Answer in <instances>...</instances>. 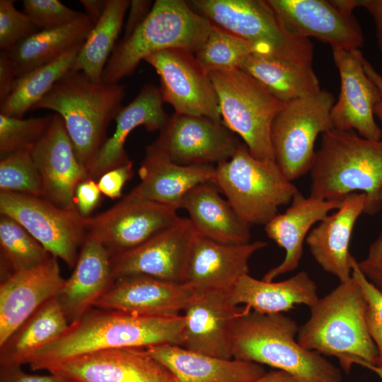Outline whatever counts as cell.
<instances>
[{
    "label": "cell",
    "mask_w": 382,
    "mask_h": 382,
    "mask_svg": "<svg viewBox=\"0 0 382 382\" xmlns=\"http://www.w3.org/2000/svg\"><path fill=\"white\" fill-rule=\"evenodd\" d=\"M240 144L222 122L175 112L151 145L180 165L216 166L230 159Z\"/></svg>",
    "instance_id": "5bb4252c"
},
{
    "label": "cell",
    "mask_w": 382,
    "mask_h": 382,
    "mask_svg": "<svg viewBox=\"0 0 382 382\" xmlns=\"http://www.w3.org/2000/svg\"><path fill=\"white\" fill-rule=\"evenodd\" d=\"M163 103L160 88L148 83L134 100L121 108L114 120L116 126L113 134L86 168L88 178L96 180L105 172L131 162L125 149L127 137L139 126L149 132L161 131L170 117Z\"/></svg>",
    "instance_id": "cb8c5ba5"
},
{
    "label": "cell",
    "mask_w": 382,
    "mask_h": 382,
    "mask_svg": "<svg viewBox=\"0 0 382 382\" xmlns=\"http://www.w3.org/2000/svg\"><path fill=\"white\" fill-rule=\"evenodd\" d=\"M52 255L23 226L0 216L1 282L18 272L37 267Z\"/></svg>",
    "instance_id": "8d00e7d4"
},
{
    "label": "cell",
    "mask_w": 382,
    "mask_h": 382,
    "mask_svg": "<svg viewBox=\"0 0 382 382\" xmlns=\"http://www.w3.org/2000/svg\"><path fill=\"white\" fill-rule=\"evenodd\" d=\"M350 265L352 277L359 284L366 299L367 328L378 350V362L376 366H382V291L366 277L352 255Z\"/></svg>",
    "instance_id": "7bdbcfd3"
},
{
    "label": "cell",
    "mask_w": 382,
    "mask_h": 382,
    "mask_svg": "<svg viewBox=\"0 0 382 382\" xmlns=\"http://www.w3.org/2000/svg\"><path fill=\"white\" fill-rule=\"evenodd\" d=\"M195 234L190 219L180 217L174 224L142 244L111 256L115 280L131 275H146L183 283Z\"/></svg>",
    "instance_id": "e0dca14e"
},
{
    "label": "cell",
    "mask_w": 382,
    "mask_h": 382,
    "mask_svg": "<svg viewBox=\"0 0 382 382\" xmlns=\"http://www.w3.org/2000/svg\"><path fill=\"white\" fill-rule=\"evenodd\" d=\"M367 301L351 277L310 307L307 321L299 327L297 341L303 348L334 357L349 374L354 364L371 370L378 354L366 323Z\"/></svg>",
    "instance_id": "7a4b0ae2"
},
{
    "label": "cell",
    "mask_w": 382,
    "mask_h": 382,
    "mask_svg": "<svg viewBox=\"0 0 382 382\" xmlns=\"http://www.w3.org/2000/svg\"><path fill=\"white\" fill-rule=\"evenodd\" d=\"M267 243L256 241L246 244L220 243L195 232L185 268L183 283L195 293L230 292L242 276L249 274V260Z\"/></svg>",
    "instance_id": "d6986e66"
},
{
    "label": "cell",
    "mask_w": 382,
    "mask_h": 382,
    "mask_svg": "<svg viewBox=\"0 0 382 382\" xmlns=\"http://www.w3.org/2000/svg\"><path fill=\"white\" fill-rule=\"evenodd\" d=\"M130 2L108 0L102 17L83 43L70 71H81L91 81L102 82L104 68L116 45Z\"/></svg>",
    "instance_id": "e575fe53"
},
{
    "label": "cell",
    "mask_w": 382,
    "mask_h": 382,
    "mask_svg": "<svg viewBox=\"0 0 382 382\" xmlns=\"http://www.w3.org/2000/svg\"><path fill=\"white\" fill-rule=\"evenodd\" d=\"M146 349L178 382H251L266 373L259 364L212 357L180 345L163 344Z\"/></svg>",
    "instance_id": "f1b7e54d"
},
{
    "label": "cell",
    "mask_w": 382,
    "mask_h": 382,
    "mask_svg": "<svg viewBox=\"0 0 382 382\" xmlns=\"http://www.w3.org/2000/svg\"><path fill=\"white\" fill-rule=\"evenodd\" d=\"M0 214L16 221L52 255L74 267L87 237L78 210L61 208L42 197L0 192Z\"/></svg>",
    "instance_id": "8fae6325"
},
{
    "label": "cell",
    "mask_w": 382,
    "mask_h": 382,
    "mask_svg": "<svg viewBox=\"0 0 382 382\" xmlns=\"http://www.w3.org/2000/svg\"><path fill=\"white\" fill-rule=\"evenodd\" d=\"M153 4L151 1L147 0L131 1L122 39L127 38L132 35L144 21L151 11Z\"/></svg>",
    "instance_id": "7dc6e473"
},
{
    "label": "cell",
    "mask_w": 382,
    "mask_h": 382,
    "mask_svg": "<svg viewBox=\"0 0 382 382\" xmlns=\"http://www.w3.org/2000/svg\"><path fill=\"white\" fill-rule=\"evenodd\" d=\"M125 86L96 83L69 71L31 110L48 109L63 119L79 163L86 169L108 139L106 130L121 109Z\"/></svg>",
    "instance_id": "5b68a950"
},
{
    "label": "cell",
    "mask_w": 382,
    "mask_h": 382,
    "mask_svg": "<svg viewBox=\"0 0 382 382\" xmlns=\"http://www.w3.org/2000/svg\"><path fill=\"white\" fill-rule=\"evenodd\" d=\"M184 283H175L146 275H131L115 280L96 302L94 308L139 315L176 317L195 296Z\"/></svg>",
    "instance_id": "44dd1931"
},
{
    "label": "cell",
    "mask_w": 382,
    "mask_h": 382,
    "mask_svg": "<svg viewBox=\"0 0 382 382\" xmlns=\"http://www.w3.org/2000/svg\"><path fill=\"white\" fill-rule=\"evenodd\" d=\"M30 153L42 180V197L61 208L78 210L75 190L88 177L60 115H53L48 131Z\"/></svg>",
    "instance_id": "ffe728a7"
},
{
    "label": "cell",
    "mask_w": 382,
    "mask_h": 382,
    "mask_svg": "<svg viewBox=\"0 0 382 382\" xmlns=\"http://www.w3.org/2000/svg\"><path fill=\"white\" fill-rule=\"evenodd\" d=\"M93 26L85 13L64 26L40 30L7 51L16 78L53 62L70 49L83 44Z\"/></svg>",
    "instance_id": "836d02e7"
},
{
    "label": "cell",
    "mask_w": 382,
    "mask_h": 382,
    "mask_svg": "<svg viewBox=\"0 0 382 382\" xmlns=\"http://www.w3.org/2000/svg\"><path fill=\"white\" fill-rule=\"evenodd\" d=\"M298 330L283 313L261 314L243 306L231 330L232 358L285 371L299 382H342L340 369L299 345Z\"/></svg>",
    "instance_id": "3957f363"
},
{
    "label": "cell",
    "mask_w": 382,
    "mask_h": 382,
    "mask_svg": "<svg viewBox=\"0 0 382 382\" xmlns=\"http://www.w3.org/2000/svg\"><path fill=\"white\" fill-rule=\"evenodd\" d=\"M114 282L110 254L102 243L87 236L72 274L55 296L69 323L94 308Z\"/></svg>",
    "instance_id": "484cf974"
},
{
    "label": "cell",
    "mask_w": 382,
    "mask_h": 382,
    "mask_svg": "<svg viewBox=\"0 0 382 382\" xmlns=\"http://www.w3.org/2000/svg\"><path fill=\"white\" fill-rule=\"evenodd\" d=\"M366 201L363 192L346 195L337 211L320 221L306 238L315 260L340 282L352 277L349 247L354 226L364 212Z\"/></svg>",
    "instance_id": "4316f807"
},
{
    "label": "cell",
    "mask_w": 382,
    "mask_h": 382,
    "mask_svg": "<svg viewBox=\"0 0 382 382\" xmlns=\"http://www.w3.org/2000/svg\"><path fill=\"white\" fill-rule=\"evenodd\" d=\"M23 13L40 30L68 25L85 13L74 11L59 0H24Z\"/></svg>",
    "instance_id": "b9f144b4"
},
{
    "label": "cell",
    "mask_w": 382,
    "mask_h": 382,
    "mask_svg": "<svg viewBox=\"0 0 382 382\" xmlns=\"http://www.w3.org/2000/svg\"><path fill=\"white\" fill-rule=\"evenodd\" d=\"M229 298L232 304L261 314L283 313L301 304L310 308L319 299L316 283L304 270L281 282L258 280L246 274L233 286Z\"/></svg>",
    "instance_id": "f546056e"
},
{
    "label": "cell",
    "mask_w": 382,
    "mask_h": 382,
    "mask_svg": "<svg viewBox=\"0 0 382 382\" xmlns=\"http://www.w3.org/2000/svg\"><path fill=\"white\" fill-rule=\"evenodd\" d=\"M373 371L376 373L382 379V366H376Z\"/></svg>",
    "instance_id": "9f6ffc18"
},
{
    "label": "cell",
    "mask_w": 382,
    "mask_h": 382,
    "mask_svg": "<svg viewBox=\"0 0 382 382\" xmlns=\"http://www.w3.org/2000/svg\"><path fill=\"white\" fill-rule=\"evenodd\" d=\"M335 102L332 93L321 89L286 103L275 117L271 131L274 158L289 180L311 171L318 136L332 129L330 112Z\"/></svg>",
    "instance_id": "30bf717a"
},
{
    "label": "cell",
    "mask_w": 382,
    "mask_h": 382,
    "mask_svg": "<svg viewBox=\"0 0 382 382\" xmlns=\"http://www.w3.org/2000/svg\"><path fill=\"white\" fill-rule=\"evenodd\" d=\"M133 175V164L131 161L105 172L98 178L97 183L101 193L109 198L116 199L122 196V190L125 184Z\"/></svg>",
    "instance_id": "ee69618b"
},
{
    "label": "cell",
    "mask_w": 382,
    "mask_h": 382,
    "mask_svg": "<svg viewBox=\"0 0 382 382\" xmlns=\"http://www.w3.org/2000/svg\"><path fill=\"white\" fill-rule=\"evenodd\" d=\"M69 325L56 298L50 299L0 346V366L27 364L35 352L61 335Z\"/></svg>",
    "instance_id": "d6a6232c"
},
{
    "label": "cell",
    "mask_w": 382,
    "mask_h": 382,
    "mask_svg": "<svg viewBox=\"0 0 382 382\" xmlns=\"http://www.w3.org/2000/svg\"><path fill=\"white\" fill-rule=\"evenodd\" d=\"M53 115L27 119L0 114V158L31 151L48 131Z\"/></svg>",
    "instance_id": "f35d334b"
},
{
    "label": "cell",
    "mask_w": 382,
    "mask_h": 382,
    "mask_svg": "<svg viewBox=\"0 0 382 382\" xmlns=\"http://www.w3.org/2000/svg\"><path fill=\"white\" fill-rule=\"evenodd\" d=\"M380 197L382 200V187ZM358 264L360 267L382 269V233L370 245L366 257Z\"/></svg>",
    "instance_id": "f907efd6"
},
{
    "label": "cell",
    "mask_w": 382,
    "mask_h": 382,
    "mask_svg": "<svg viewBox=\"0 0 382 382\" xmlns=\"http://www.w3.org/2000/svg\"><path fill=\"white\" fill-rule=\"evenodd\" d=\"M321 135L310 171V196L343 199L360 191L366 197L364 213H377L382 207V139H367L354 131L333 128Z\"/></svg>",
    "instance_id": "277c9868"
},
{
    "label": "cell",
    "mask_w": 382,
    "mask_h": 382,
    "mask_svg": "<svg viewBox=\"0 0 382 382\" xmlns=\"http://www.w3.org/2000/svg\"><path fill=\"white\" fill-rule=\"evenodd\" d=\"M284 26L294 35L314 37L332 49L352 50L364 44L361 28L353 13L332 1L267 0Z\"/></svg>",
    "instance_id": "ac0fdd59"
},
{
    "label": "cell",
    "mask_w": 382,
    "mask_h": 382,
    "mask_svg": "<svg viewBox=\"0 0 382 382\" xmlns=\"http://www.w3.org/2000/svg\"><path fill=\"white\" fill-rule=\"evenodd\" d=\"M360 269L366 277L382 291V269L369 267H360Z\"/></svg>",
    "instance_id": "11a10c76"
},
{
    "label": "cell",
    "mask_w": 382,
    "mask_h": 382,
    "mask_svg": "<svg viewBox=\"0 0 382 382\" xmlns=\"http://www.w3.org/2000/svg\"><path fill=\"white\" fill-rule=\"evenodd\" d=\"M355 2L357 8H364L371 17L377 45L382 54V0H355Z\"/></svg>",
    "instance_id": "681fc988"
},
{
    "label": "cell",
    "mask_w": 382,
    "mask_h": 382,
    "mask_svg": "<svg viewBox=\"0 0 382 382\" xmlns=\"http://www.w3.org/2000/svg\"><path fill=\"white\" fill-rule=\"evenodd\" d=\"M144 61L158 74L162 98L175 113L222 122L214 86L194 53L172 48L155 52Z\"/></svg>",
    "instance_id": "9a60e30c"
},
{
    "label": "cell",
    "mask_w": 382,
    "mask_h": 382,
    "mask_svg": "<svg viewBox=\"0 0 382 382\" xmlns=\"http://www.w3.org/2000/svg\"><path fill=\"white\" fill-rule=\"evenodd\" d=\"M214 86L222 123L261 160H275L271 140L273 122L285 103L240 69L208 73Z\"/></svg>",
    "instance_id": "9c48e42d"
},
{
    "label": "cell",
    "mask_w": 382,
    "mask_h": 382,
    "mask_svg": "<svg viewBox=\"0 0 382 382\" xmlns=\"http://www.w3.org/2000/svg\"><path fill=\"white\" fill-rule=\"evenodd\" d=\"M238 69L285 104L322 89L313 65L253 53L243 60Z\"/></svg>",
    "instance_id": "1f68e13d"
},
{
    "label": "cell",
    "mask_w": 382,
    "mask_h": 382,
    "mask_svg": "<svg viewBox=\"0 0 382 382\" xmlns=\"http://www.w3.org/2000/svg\"><path fill=\"white\" fill-rule=\"evenodd\" d=\"M220 193L212 183L198 185L185 196L180 209L187 212L195 232L201 236L227 244L250 243V226Z\"/></svg>",
    "instance_id": "4dcf8cb0"
},
{
    "label": "cell",
    "mask_w": 382,
    "mask_h": 382,
    "mask_svg": "<svg viewBox=\"0 0 382 382\" xmlns=\"http://www.w3.org/2000/svg\"><path fill=\"white\" fill-rule=\"evenodd\" d=\"M243 308L231 303L228 291L196 293L183 311L182 346L203 354L233 359L231 330Z\"/></svg>",
    "instance_id": "7402d4cb"
},
{
    "label": "cell",
    "mask_w": 382,
    "mask_h": 382,
    "mask_svg": "<svg viewBox=\"0 0 382 382\" xmlns=\"http://www.w3.org/2000/svg\"><path fill=\"white\" fill-rule=\"evenodd\" d=\"M251 382H299L292 375L281 371L274 370L266 372L260 378Z\"/></svg>",
    "instance_id": "db71d44e"
},
{
    "label": "cell",
    "mask_w": 382,
    "mask_h": 382,
    "mask_svg": "<svg viewBox=\"0 0 382 382\" xmlns=\"http://www.w3.org/2000/svg\"><path fill=\"white\" fill-rule=\"evenodd\" d=\"M80 2L93 25L100 19L108 4V0H81Z\"/></svg>",
    "instance_id": "f5cc1de1"
},
{
    "label": "cell",
    "mask_w": 382,
    "mask_h": 382,
    "mask_svg": "<svg viewBox=\"0 0 382 382\" xmlns=\"http://www.w3.org/2000/svg\"><path fill=\"white\" fill-rule=\"evenodd\" d=\"M364 68L366 75L375 83L379 91L380 100L376 105L374 112V115L376 116L382 123V76L365 58L364 59Z\"/></svg>",
    "instance_id": "816d5d0a"
},
{
    "label": "cell",
    "mask_w": 382,
    "mask_h": 382,
    "mask_svg": "<svg viewBox=\"0 0 382 382\" xmlns=\"http://www.w3.org/2000/svg\"><path fill=\"white\" fill-rule=\"evenodd\" d=\"M259 48L237 35L212 23L202 47L195 53L205 71H226L239 68L243 60Z\"/></svg>",
    "instance_id": "74e56055"
},
{
    "label": "cell",
    "mask_w": 382,
    "mask_h": 382,
    "mask_svg": "<svg viewBox=\"0 0 382 382\" xmlns=\"http://www.w3.org/2000/svg\"><path fill=\"white\" fill-rule=\"evenodd\" d=\"M58 258L18 272L0 284V346L47 301L55 297L65 279Z\"/></svg>",
    "instance_id": "603a6c76"
},
{
    "label": "cell",
    "mask_w": 382,
    "mask_h": 382,
    "mask_svg": "<svg viewBox=\"0 0 382 382\" xmlns=\"http://www.w3.org/2000/svg\"><path fill=\"white\" fill-rule=\"evenodd\" d=\"M190 5L212 23L257 46L262 54L313 65L309 39L291 33L267 0H192Z\"/></svg>",
    "instance_id": "ba28073f"
},
{
    "label": "cell",
    "mask_w": 382,
    "mask_h": 382,
    "mask_svg": "<svg viewBox=\"0 0 382 382\" xmlns=\"http://www.w3.org/2000/svg\"><path fill=\"white\" fill-rule=\"evenodd\" d=\"M0 192L42 197V180L30 151L15 153L1 158Z\"/></svg>",
    "instance_id": "ab89813d"
},
{
    "label": "cell",
    "mask_w": 382,
    "mask_h": 382,
    "mask_svg": "<svg viewBox=\"0 0 382 382\" xmlns=\"http://www.w3.org/2000/svg\"><path fill=\"white\" fill-rule=\"evenodd\" d=\"M16 79L12 62L8 53L0 52V105L9 96Z\"/></svg>",
    "instance_id": "c3c4849f"
},
{
    "label": "cell",
    "mask_w": 382,
    "mask_h": 382,
    "mask_svg": "<svg viewBox=\"0 0 382 382\" xmlns=\"http://www.w3.org/2000/svg\"><path fill=\"white\" fill-rule=\"evenodd\" d=\"M82 45L70 49L53 62L17 77L9 96L0 105V114L23 118L53 85L70 71Z\"/></svg>",
    "instance_id": "d590c367"
},
{
    "label": "cell",
    "mask_w": 382,
    "mask_h": 382,
    "mask_svg": "<svg viewBox=\"0 0 382 382\" xmlns=\"http://www.w3.org/2000/svg\"><path fill=\"white\" fill-rule=\"evenodd\" d=\"M212 183L250 226L265 225L299 192L275 160L254 157L244 143L215 166Z\"/></svg>",
    "instance_id": "52a82bcc"
},
{
    "label": "cell",
    "mask_w": 382,
    "mask_h": 382,
    "mask_svg": "<svg viewBox=\"0 0 382 382\" xmlns=\"http://www.w3.org/2000/svg\"><path fill=\"white\" fill-rule=\"evenodd\" d=\"M183 328L181 315L158 317L93 308L35 352L27 364L39 371L46 364L103 349L182 346Z\"/></svg>",
    "instance_id": "6da1fadb"
},
{
    "label": "cell",
    "mask_w": 382,
    "mask_h": 382,
    "mask_svg": "<svg viewBox=\"0 0 382 382\" xmlns=\"http://www.w3.org/2000/svg\"><path fill=\"white\" fill-rule=\"evenodd\" d=\"M212 23L183 0H156L146 18L128 37L116 44L104 68L102 82L119 83L139 62L164 50L195 53L204 44Z\"/></svg>",
    "instance_id": "8992f818"
},
{
    "label": "cell",
    "mask_w": 382,
    "mask_h": 382,
    "mask_svg": "<svg viewBox=\"0 0 382 382\" xmlns=\"http://www.w3.org/2000/svg\"><path fill=\"white\" fill-rule=\"evenodd\" d=\"M340 77V91L330 112L333 129L354 131L371 140L382 139V129L374 119V108L380 100L379 91L364 68L360 49H332Z\"/></svg>",
    "instance_id": "2e32d148"
},
{
    "label": "cell",
    "mask_w": 382,
    "mask_h": 382,
    "mask_svg": "<svg viewBox=\"0 0 382 382\" xmlns=\"http://www.w3.org/2000/svg\"><path fill=\"white\" fill-rule=\"evenodd\" d=\"M215 166L175 163L150 144L146 148L139 169L141 181L129 193L178 210L192 189L202 183H212Z\"/></svg>",
    "instance_id": "83f0119b"
},
{
    "label": "cell",
    "mask_w": 382,
    "mask_h": 382,
    "mask_svg": "<svg viewBox=\"0 0 382 382\" xmlns=\"http://www.w3.org/2000/svg\"><path fill=\"white\" fill-rule=\"evenodd\" d=\"M39 29L23 12L16 9L13 0H0V50L9 51Z\"/></svg>",
    "instance_id": "60d3db41"
},
{
    "label": "cell",
    "mask_w": 382,
    "mask_h": 382,
    "mask_svg": "<svg viewBox=\"0 0 382 382\" xmlns=\"http://www.w3.org/2000/svg\"><path fill=\"white\" fill-rule=\"evenodd\" d=\"M343 199H321L304 197L299 192L286 211L278 213L265 225L267 237L285 250L283 261L269 270L262 280L274 281L282 274L291 272L299 265L303 242L311 228L325 219L329 212L339 209Z\"/></svg>",
    "instance_id": "d4e9b609"
},
{
    "label": "cell",
    "mask_w": 382,
    "mask_h": 382,
    "mask_svg": "<svg viewBox=\"0 0 382 382\" xmlns=\"http://www.w3.org/2000/svg\"><path fill=\"white\" fill-rule=\"evenodd\" d=\"M71 382H178L146 348L103 349L43 365Z\"/></svg>",
    "instance_id": "4fadbf2b"
},
{
    "label": "cell",
    "mask_w": 382,
    "mask_h": 382,
    "mask_svg": "<svg viewBox=\"0 0 382 382\" xmlns=\"http://www.w3.org/2000/svg\"><path fill=\"white\" fill-rule=\"evenodd\" d=\"M0 382H71L60 376L39 375L25 372L21 366H0Z\"/></svg>",
    "instance_id": "bcb514c9"
},
{
    "label": "cell",
    "mask_w": 382,
    "mask_h": 382,
    "mask_svg": "<svg viewBox=\"0 0 382 382\" xmlns=\"http://www.w3.org/2000/svg\"><path fill=\"white\" fill-rule=\"evenodd\" d=\"M180 217L172 207L128 193L109 209L83 221L87 236L112 256L142 244Z\"/></svg>",
    "instance_id": "7c38bea8"
},
{
    "label": "cell",
    "mask_w": 382,
    "mask_h": 382,
    "mask_svg": "<svg viewBox=\"0 0 382 382\" xmlns=\"http://www.w3.org/2000/svg\"><path fill=\"white\" fill-rule=\"evenodd\" d=\"M100 190L96 180L87 178L79 183L75 190V203L83 217H88L98 204Z\"/></svg>",
    "instance_id": "f6af8a7d"
}]
</instances>
